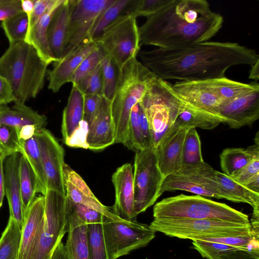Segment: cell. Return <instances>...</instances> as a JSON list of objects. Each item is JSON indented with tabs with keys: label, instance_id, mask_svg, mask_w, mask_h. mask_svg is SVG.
Here are the masks:
<instances>
[{
	"label": "cell",
	"instance_id": "1",
	"mask_svg": "<svg viewBox=\"0 0 259 259\" xmlns=\"http://www.w3.org/2000/svg\"><path fill=\"white\" fill-rule=\"evenodd\" d=\"M138 55L157 77L177 81L224 77L232 66H251L259 61L254 50L234 42L207 41L179 48L142 50Z\"/></svg>",
	"mask_w": 259,
	"mask_h": 259
},
{
	"label": "cell",
	"instance_id": "2",
	"mask_svg": "<svg viewBox=\"0 0 259 259\" xmlns=\"http://www.w3.org/2000/svg\"><path fill=\"white\" fill-rule=\"evenodd\" d=\"M139 27L140 45L168 49L208 41L221 29L223 17L205 0H171Z\"/></svg>",
	"mask_w": 259,
	"mask_h": 259
},
{
	"label": "cell",
	"instance_id": "3",
	"mask_svg": "<svg viewBox=\"0 0 259 259\" xmlns=\"http://www.w3.org/2000/svg\"><path fill=\"white\" fill-rule=\"evenodd\" d=\"M48 65L25 41L9 44L0 57V74L9 82L15 102L25 103L43 89Z\"/></svg>",
	"mask_w": 259,
	"mask_h": 259
},
{
	"label": "cell",
	"instance_id": "4",
	"mask_svg": "<svg viewBox=\"0 0 259 259\" xmlns=\"http://www.w3.org/2000/svg\"><path fill=\"white\" fill-rule=\"evenodd\" d=\"M156 77L137 58L131 60L119 71L116 90L110 102L115 127V143L124 144L132 109L141 101L150 84Z\"/></svg>",
	"mask_w": 259,
	"mask_h": 259
},
{
	"label": "cell",
	"instance_id": "5",
	"mask_svg": "<svg viewBox=\"0 0 259 259\" xmlns=\"http://www.w3.org/2000/svg\"><path fill=\"white\" fill-rule=\"evenodd\" d=\"M153 216L154 219H208L250 225L247 214L225 203L197 195L180 194L164 198L154 206Z\"/></svg>",
	"mask_w": 259,
	"mask_h": 259
},
{
	"label": "cell",
	"instance_id": "6",
	"mask_svg": "<svg viewBox=\"0 0 259 259\" xmlns=\"http://www.w3.org/2000/svg\"><path fill=\"white\" fill-rule=\"evenodd\" d=\"M184 101L167 81L156 77L140 102L147 116L152 147L157 148L171 133Z\"/></svg>",
	"mask_w": 259,
	"mask_h": 259
},
{
	"label": "cell",
	"instance_id": "7",
	"mask_svg": "<svg viewBox=\"0 0 259 259\" xmlns=\"http://www.w3.org/2000/svg\"><path fill=\"white\" fill-rule=\"evenodd\" d=\"M45 214L33 247L27 259H51L69 231L71 201L57 191L47 190Z\"/></svg>",
	"mask_w": 259,
	"mask_h": 259
},
{
	"label": "cell",
	"instance_id": "8",
	"mask_svg": "<svg viewBox=\"0 0 259 259\" xmlns=\"http://www.w3.org/2000/svg\"><path fill=\"white\" fill-rule=\"evenodd\" d=\"M149 227L166 236L192 240L245 236L250 235L252 231L250 224L208 219H154Z\"/></svg>",
	"mask_w": 259,
	"mask_h": 259
},
{
	"label": "cell",
	"instance_id": "9",
	"mask_svg": "<svg viewBox=\"0 0 259 259\" xmlns=\"http://www.w3.org/2000/svg\"><path fill=\"white\" fill-rule=\"evenodd\" d=\"M136 17L123 14L108 26L96 40L109 55L119 70L131 60L137 58L140 50V35Z\"/></svg>",
	"mask_w": 259,
	"mask_h": 259
},
{
	"label": "cell",
	"instance_id": "10",
	"mask_svg": "<svg viewBox=\"0 0 259 259\" xmlns=\"http://www.w3.org/2000/svg\"><path fill=\"white\" fill-rule=\"evenodd\" d=\"M103 235L108 259H117L145 247L155 236L148 225L136 222L113 220L102 223Z\"/></svg>",
	"mask_w": 259,
	"mask_h": 259
},
{
	"label": "cell",
	"instance_id": "11",
	"mask_svg": "<svg viewBox=\"0 0 259 259\" xmlns=\"http://www.w3.org/2000/svg\"><path fill=\"white\" fill-rule=\"evenodd\" d=\"M134 168V207L138 215L153 205L161 196L163 178L158 166L156 148L137 151Z\"/></svg>",
	"mask_w": 259,
	"mask_h": 259
},
{
	"label": "cell",
	"instance_id": "12",
	"mask_svg": "<svg viewBox=\"0 0 259 259\" xmlns=\"http://www.w3.org/2000/svg\"><path fill=\"white\" fill-rule=\"evenodd\" d=\"M114 1L70 0L68 30L62 59L91 40L90 34L95 23Z\"/></svg>",
	"mask_w": 259,
	"mask_h": 259
},
{
	"label": "cell",
	"instance_id": "13",
	"mask_svg": "<svg viewBox=\"0 0 259 259\" xmlns=\"http://www.w3.org/2000/svg\"><path fill=\"white\" fill-rule=\"evenodd\" d=\"M215 170L205 162L196 167L180 170L163 179L160 194L165 191L183 190L202 197L225 199L217 182Z\"/></svg>",
	"mask_w": 259,
	"mask_h": 259
},
{
	"label": "cell",
	"instance_id": "14",
	"mask_svg": "<svg viewBox=\"0 0 259 259\" xmlns=\"http://www.w3.org/2000/svg\"><path fill=\"white\" fill-rule=\"evenodd\" d=\"M35 136L39 147L47 190L66 195L63 148L52 133L45 127L38 131Z\"/></svg>",
	"mask_w": 259,
	"mask_h": 259
},
{
	"label": "cell",
	"instance_id": "15",
	"mask_svg": "<svg viewBox=\"0 0 259 259\" xmlns=\"http://www.w3.org/2000/svg\"><path fill=\"white\" fill-rule=\"evenodd\" d=\"M219 114L232 128L252 124L259 118V88L225 102Z\"/></svg>",
	"mask_w": 259,
	"mask_h": 259
},
{
	"label": "cell",
	"instance_id": "16",
	"mask_svg": "<svg viewBox=\"0 0 259 259\" xmlns=\"http://www.w3.org/2000/svg\"><path fill=\"white\" fill-rule=\"evenodd\" d=\"M115 199L111 207L113 212L127 221H137L134 207V189L132 165L125 163L117 168L112 176Z\"/></svg>",
	"mask_w": 259,
	"mask_h": 259
},
{
	"label": "cell",
	"instance_id": "17",
	"mask_svg": "<svg viewBox=\"0 0 259 259\" xmlns=\"http://www.w3.org/2000/svg\"><path fill=\"white\" fill-rule=\"evenodd\" d=\"M172 86L179 95L192 106L222 117L219 109L224 102L204 80L176 81Z\"/></svg>",
	"mask_w": 259,
	"mask_h": 259
},
{
	"label": "cell",
	"instance_id": "18",
	"mask_svg": "<svg viewBox=\"0 0 259 259\" xmlns=\"http://www.w3.org/2000/svg\"><path fill=\"white\" fill-rule=\"evenodd\" d=\"M64 172L66 196L72 202L96 210L113 220L122 219L113 212L111 207L103 205L94 195L83 179L66 164Z\"/></svg>",
	"mask_w": 259,
	"mask_h": 259
},
{
	"label": "cell",
	"instance_id": "19",
	"mask_svg": "<svg viewBox=\"0 0 259 259\" xmlns=\"http://www.w3.org/2000/svg\"><path fill=\"white\" fill-rule=\"evenodd\" d=\"M115 127L111 116L110 102L103 97L89 124L87 142L89 149L101 150L115 143Z\"/></svg>",
	"mask_w": 259,
	"mask_h": 259
},
{
	"label": "cell",
	"instance_id": "20",
	"mask_svg": "<svg viewBox=\"0 0 259 259\" xmlns=\"http://www.w3.org/2000/svg\"><path fill=\"white\" fill-rule=\"evenodd\" d=\"M98 47L96 41H89L66 57L54 63L53 68L47 73L49 89L53 93H57L63 85L70 82L81 62Z\"/></svg>",
	"mask_w": 259,
	"mask_h": 259
},
{
	"label": "cell",
	"instance_id": "21",
	"mask_svg": "<svg viewBox=\"0 0 259 259\" xmlns=\"http://www.w3.org/2000/svg\"><path fill=\"white\" fill-rule=\"evenodd\" d=\"M21 154L14 153L7 157L4 161L5 195L8 202L10 216L12 217L22 228L24 212L20 192L19 166Z\"/></svg>",
	"mask_w": 259,
	"mask_h": 259
},
{
	"label": "cell",
	"instance_id": "22",
	"mask_svg": "<svg viewBox=\"0 0 259 259\" xmlns=\"http://www.w3.org/2000/svg\"><path fill=\"white\" fill-rule=\"evenodd\" d=\"M190 129L183 127L174 132L156 148L157 164L163 179L180 170L183 143Z\"/></svg>",
	"mask_w": 259,
	"mask_h": 259
},
{
	"label": "cell",
	"instance_id": "23",
	"mask_svg": "<svg viewBox=\"0 0 259 259\" xmlns=\"http://www.w3.org/2000/svg\"><path fill=\"white\" fill-rule=\"evenodd\" d=\"M45 196H36L26 211L21 228L18 259H27L36 241L45 214Z\"/></svg>",
	"mask_w": 259,
	"mask_h": 259
},
{
	"label": "cell",
	"instance_id": "24",
	"mask_svg": "<svg viewBox=\"0 0 259 259\" xmlns=\"http://www.w3.org/2000/svg\"><path fill=\"white\" fill-rule=\"evenodd\" d=\"M70 12V0H64L52 14L48 27L47 34L50 48L57 62L62 58Z\"/></svg>",
	"mask_w": 259,
	"mask_h": 259
},
{
	"label": "cell",
	"instance_id": "25",
	"mask_svg": "<svg viewBox=\"0 0 259 259\" xmlns=\"http://www.w3.org/2000/svg\"><path fill=\"white\" fill-rule=\"evenodd\" d=\"M64 0H55L47 13L35 24L28 28L25 41L31 45L41 59L48 65L57 62L50 48L48 27L55 10Z\"/></svg>",
	"mask_w": 259,
	"mask_h": 259
},
{
	"label": "cell",
	"instance_id": "26",
	"mask_svg": "<svg viewBox=\"0 0 259 259\" xmlns=\"http://www.w3.org/2000/svg\"><path fill=\"white\" fill-rule=\"evenodd\" d=\"M12 107L0 106V124L19 128L26 125H35L42 128L46 124L47 117L40 114L25 103L14 102Z\"/></svg>",
	"mask_w": 259,
	"mask_h": 259
},
{
	"label": "cell",
	"instance_id": "27",
	"mask_svg": "<svg viewBox=\"0 0 259 259\" xmlns=\"http://www.w3.org/2000/svg\"><path fill=\"white\" fill-rule=\"evenodd\" d=\"M217 183L223 191L225 199L234 202L246 203L253 208L251 219L259 220V194L248 189L230 177L215 170Z\"/></svg>",
	"mask_w": 259,
	"mask_h": 259
},
{
	"label": "cell",
	"instance_id": "28",
	"mask_svg": "<svg viewBox=\"0 0 259 259\" xmlns=\"http://www.w3.org/2000/svg\"><path fill=\"white\" fill-rule=\"evenodd\" d=\"M87 226L88 224L77 216L72 206L65 244L71 259H89Z\"/></svg>",
	"mask_w": 259,
	"mask_h": 259
},
{
	"label": "cell",
	"instance_id": "29",
	"mask_svg": "<svg viewBox=\"0 0 259 259\" xmlns=\"http://www.w3.org/2000/svg\"><path fill=\"white\" fill-rule=\"evenodd\" d=\"M259 157V144H254L246 149L229 148L220 154V165L222 173L231 177L244 167L252 159Z\"/></svg>",
	"mask_w": 259,
	"mask_h": 259
},
{
	"label": "cell",
	"instance_id": "30",
	"mask_svg": "<svg viewBox=\"0 0 259 259\" xmlns=\"http://www.w3.org/2000/svg\"><path fill=\"white\" fill-rule=\"evenodd\" d=\"M83 95L72 84L66 106L64 108L61 125L64 141L68 138L83 120Z\"/></svg>",
	"mask_w": 259,
	"mask_h": 259
},
{
	"label": "cell",
	"instance_id": "31",
	"mask_svg": "<svg viewBox=\"0 0 259 259\" xmlns=\"http://www.w3.org/2000/svg\"><path fill=\"white\" fill-rule=\"evenodd\" d=\"M19 153L26 158L34 175L37 193L45 195L47 191V184L39 147L35 135L23 144Z\"/></svg>",
	"mask_w": 259,
	"mask_h": 259
},
{
	"label": "cell",
	"instance_id": "32",
	"mask_svg": "<svg viewBox=\"0 0 259 259\" xmlns=\"http://www.w3.org/2000/svg\"><path fill=\"white\" fill-rule=\"evenodd\" d=\"M204 81L224 103L259 88L258 83L256 82L245 83L229 79L225 76Z\"/></svg>",
	"mask_w": 259,
	"mask_h": 259
},
{
	"label": "cell",
	"instance_id": "33",
	"mask_svg": "<svg viewBox=\"0 0 259 259\" xmlns=\"http://www.w3.org/2000/svg\"><path fill=\"white\" fill-rule=\"evenodd\" d=\"M21 228L11 216L0 238V259H18L21 241Z\"/></svg>",
	"mask_w": 259,
	"mask_h": 259
},
{
	"label": "cell",
	"instance_id": "34",
	"mask_svg": "<svg viewBox=\"0 0 259 259\" xmlns=\"http://www.w3.org/2000/svg\"><path fill=\"white\" fill-rule=\"evenodd\" d=\"M204 162L199 136L195 128H190L186 135L183 143L180 170L196 167Z\"/></svg>",
	"mask_w": 259,
	"mask_h": 259
},
{
	"label": "cell",
	"instance_id": "35",
	"mask_svg": "<svg viewBox=\"0 0 259 259\" xmlns=\"http://www.w3.org/2000/svg\"><path fill=\"white\" fill-rule=\"evenodd\" d=\"M19 178L22 203L24 215L36 198V182L34 175L26 158L21 155Z\"/></svg>",
	"mask_w": 259,
	"mask_h": 259
},
{
	"label": "cell",
	"instance_id": "36",
	"mask_svg": "<svg viewBox=\"0 0 259 259\" xmlns=\"http://www.w3.org/2000/svg\"><path fill=\"white\" fill-rule=\"evenodd\" d=\"M132 0H115L101 15L90 34V39L95 41L103 31L124 13Z\"/></svg>",
	"mask_w": 259,
	"mask_h": 259
},
{
	"label": "cell",
	"instance_id": "37",
	"mask_svg": "<svg viewBox=\"0 0 259 259\" xmlns=\"http://www.w3.org/2000/svg\"><path fill=\"white\" fill-rule=\"evenodd\" d=\"M1 27L9 44L25 41L28 27V19L23 11L2 21Z\"/></svg>",
	"mask_w": 259,
	"mask_h": 259
},
{
	"label": "cell",
	"instance_id": "38",
	"mask_svg": "<svg viewBox=\"0 0 259 259\" xmlns=\"http://www.w3.org/2000/svg\"><path fill=\"white\" fill-rule=\"evenodd\" d=\"M89 259H108L103 235L102 224H88Z\"/></svg>",
	"mask_w": 259,
	"mask_h": 259
},
{
	"label": "cell",
	"instance_id": "39",
	"mask_svg": "<svg viewBox=\"0 0 259 259\" xmlns=\"http://www.w3.org/2000/svg\"><path fill=\"white\" fill-rule=\"evenodd\" d=\"M100 64L103 77V97L111 102L116 90L119 70L111 57L106 54Z\"/></svg>",
	"mask_w": 259,
	"mask_h": 259
},
{
	"label": "cell",
	"instance_id": "40",
	"mask_svg": "<svg viewBox=\"0 0 259 259\" xmlns=\"http://www.w3.org/2000/svg\"><path fill=\"white\" fill-rule=\"evenodd\" d=\"M139 103L132 109L128 122L126 140L124 145L135 152L145 149L139 120Z\"/></svg>",
	"mask_w": 259,
	"mask_h": 259
},
{
	"label": "cell",
	"instance_id": "41",
	"mask_svg": "<svg viewBox=\"0 0 259 259\" xmlns=\"http://www.w3.org/2000/svg\"><path fill=\"white\" fill-rule=\"evenodd\" d=\"M75 85L83 94L103 97V77L100 63L87 76Z\"/></svg>",
	"mask_w": 259,
	"mask_h": 259
},
{
	"label": "cell",
	"instance_id": "42",
	"mask_svg": "<svg viewBox=\"0 0 259 259\" xmlns=\"http://www.w3.org/2000/svg\"><path fill=\"white\" fill-rule=\"evenodd\" d=\"M105 53L99 46L81 62L74 72L71 82L75 84L90 74L101 62Z\"/></svg>",
	"mask_w": 259,
	"mask_h": 259
},
{
	"label": "cell",
	"instance_id": "43",
	"mask_svg": "<svg viewBox=\"0 0 259 259\" xmlns=\"http://www.w3.org/2000/svg\"><path fill=\"white\" fill-rule=\"evenodd\" d=\"M171 0H134L131 1L128 13L137 18L151 16L168 4Z\"/></svg>",
	"mask_w": 259,
	"mask_h": 259
},
{
	"label": "cell",
	"instance_id": "44",
	"mask_svg": "<svg viewBox=\"0 0 259 259\" xmlns=\"http://www.w3.org/2000/svg\"><path fill=\"white\" fill-rule=\"evenodd\" d=\"M0 150L6 157L15 153H19L21 147L14 127L0 124Z\"/></svg>",
	"mask_w": 259,
	"mask_h": 259
},
{
	"label": "cell",
	"instance_id": "45",
	"mask_svg": "<svg viewBox=\"0 0 259 259\" xmlns=\"http://www.w3.org/2000/svg\"><path fill=\"white\" fill-rule=\"evenodd\" d=\"M88 131L89 124L85 121L82 120L77 128L68 138L64 141V142L70 147L89 149L87 142Z\"/></svg>",
	"mask_w": 259,
	"mask_h": 259
},
{
	"label": "cell",
	"instance_id": "46",
	"mask_svg": "<svg viewBox=\"0 0 259 259\" xmlns=\"http://www.w3.org/2000/svg\"><path fill=\"white\" fill-rule=\"evenodd\" d=\"M72 204L77 216L87 224H102L107 218L98 211L82 204L72 202Z\"/></svg>",
	"mask_w": 259,
	"mask_h": 259
},
{
	"label": "cell",
	"instance_id": "47",
	"mask_svg": "<svg viewBox=\"0 0 259 259\" xmlns=\"http://www.w3.org/2000/svg\"><path fill=\"white\" fill-rule=\"evenodd\" d=\"M259 172V157L252 159L244 167L230 177L244 185L253 176Z\"/></svg>",
	"mask_w": 259,
	"mask_h": 259
},
{
	"label": "cell",
	"instance_id": "48",
	"mask_svg": "<svg viewBox=\"0 0 259 259\" xmlns=\"http://www.w3.org/2000/svg\"><path fill=\"white\" fill-rule=\"evenodd\" d=\"M102 96L96 95H83V120L88 124L97 112L102 100Z\"/></svg>",
	"mask_w": 259,
	"mask_h": 259
},
{
	"label": "cell",
	"instance_id": "49",
	"mask_svg": "<svg viewBox=\"0 0 259 259\" xmlns=\"http://www.w3.org/2000/svg\"><path fill=\"white\" fill-rule=\"evenodd\" d=\"M22 11L21 0H0V21Z\"/></svg>",
	"mask_w": 259,
	"mask_h": 259
},
{
	"label": "cell",
	"instance_id": "50",
	"mask_svg": "<svg viewBox=\"0 0 259 259\" xmlns=\"http://www.w3.org/2000/svg\"><path fill=\"white\" fill-rule=\"evenodd\" d=\"M55 0H35L32 14L28 20V28L35 24L44 16Z\"/></svg>",
	"mask_w": 259,
	"mask_h": 259
},
{
	"label": "cell",
	"instance_id": "51",
	"mask_svg": "<svg viewBox=\"0 0 259 259\" xmlns=\"http://www.w3.org/2000/svg\"><path fill=\"white\" fill-rule=\"evenodd\" d=\"M16 99L9 82L0 74V106L15 102Z\"/></svg>",
	"mask_w": 259,
	"mask_h": 259
},
{
	"label": "cell",
	"instance_id": "52",
	"mask_svg": "<svg viewBox=\"0 0 259 259\" xmlns=\"http://www.w3.org/2000/svg\"><path fill=\"white\" fill-rule=\"evenodd\" d=\"M217 259H259V250H235L222 254Z\"/></svg>",
	"mask_w": 259,
	"mask_h": 259
},
{
	"label": "cell",
	"instance_id": "53",
	"mask_svg": "<svg viewBox=\"0 0 259 259\" xmlns=\"http://www.w3.org/2000/svg\"><path fill=\"white\" fill-rule=\"evenodd\" d=\"M139 120L145 149L150 148L152 147V146L149 125L146 114L140 104L139 110Z\"/></svg>",
	"mask_w": 259,
	"mask_h": 259
},
{
	"label": "cell",
	"instance_id": "54",
	"mask_svg": "<svg viewBox=\"0 0 259 259\" xmlns=\"http://www.w3.org/2000/svg\"><path fill=\"white\" fill-rule=\"evenodd\" d=\"M40 129L36 125L31 124L26 125L19 128L15 129L21 148L25 141L33 137L37 132Z\"/></svg>",
	"mask_w": 259,
	"mask_h": 259
},
{
	"label": "cell",
	"instance_id": "55",
	"mask_svg": "<svg viewBox=\"0 0 259 259\" xmlns=\"http://www.w3.org/2000/svg\"><path fill=\"white\" fill-rule=\"evenodd\" d=\"M6 157L3 152L0 150V209L5 195L4 163Z\"/></svg>",
	"mask_w": 259,
	"mask_h": 259
},
{
	"label": "cell",
	"instance_id": "56",
	"mask_svg": "<svg viewBox=\"0 0 259 259\" xmlns=\"http://www.w3.org/2000/svg\"><path fill=\"white\" fill-rule=\"evenodd\" d=\"M51 259H71L65 245L61 242L54 250Z\"/></svg>",
	"mask_w": 259,
	"mask_h": 259
},
{
	"label": "cell",
	"instance_id": "57",
	"mask_svg": "<svg viewBox=\"0 0 259 259\" xmlns=\"http://www.w3.org/2000/svg\"><path fill=\"white\" fill-rule=\"evenodd\" d=\"M243 186L248 189L259 194V172L253 176Z\"/></svg>",
	"mask_w": 259,
	"mask_h": 259
},
{
	"label": "cell",
	"instance_id": "58",
	"mask_svg": "<svg viewBox=\"0 0 259 259\" xmlns=\"http://www.w3.org/2000/svg\"><path fill=\"white\" fill-rule=\"evenodd\" d=\"M22 11L27 16L29 20L30 17L34 7L35 0H21Z\"/></svg>",
	"mask_w": 259,
	"mask_h": 259
},
{
	"label": "cell",
	"instance_id": "59",
	"mask_svg": "<svg viewBox=\"0 0 259 259\" xmlns=\"http://www.w3.org/2000/svg\"><path fill=\"white\" fill-rule=\"evenodd\" d=\"M249 78L258 81L259 78V61L251 66Z\"/></svg>",
	"mask_w": 259,
	"mask_h": 259
}]
</instances>
